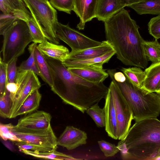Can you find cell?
<instances>
[{
  "instance_id": "1",
  "label": "cell",
  "mask_w": 160,
  "mask_h": 160,
  "mask_svg": "<svg viewBox=\"0 0 160 160\" xmlns=\"http://www.w3.org/2000/svg\"><path fill=\"white\" fill-rule=\"evenodd\" d=\"M52 79L51 90L67 104L82 113L105 99L108 88L103 82L88 81L70 72L62 62L44 55Z\"/></svg>"
},
{
  "instance_id": "2",
  "label": "cell",
  "mask_w": 160,
  "mask_h": 160,
  "mask_svg": "<svg viewBox=\"0 0 160 160\" xmlns=\"http://www.w3.org/2000/svg\"><path fill=\"white\" fill-rule=\"evenodd\" d=\"M106 40L123 64L144 69L148 64L139 26L124 8L104 22Z\"/></svg>"
},
{
  "instance_id": "3",
  "label": "cell",
  "mask_w": 160,
  "mask_h": 160,
  "mask_svg": "<svg viewBox=\"0 0 160 160\" xmlns=\"http://www.w3.org/2000/svg\"><path fill=\"white\" fill-rule=\"evenodd\" d=\"M117 146L123 160H154L160 150V121L154 118L135 122Z\"/></svg>"
},
{
  "instance_id": "4",
  "label": "cell",
  "mask_w": 160,
  "mask_h": 160,
  "mask_svg": "<svg viewBox=\"0 0 160 160\" xmlns=\"http://www.w3.org/2000/svg\"><path fill=\"white\" fill-rule=\"evenodd\" d=\"M119 88L132 111L135 122L157 118L160 114V93L148 91L124 81L112 79Z\"/></svg>"
},
{
  "instance_id": "5",
  "label": "cell",
  "mask_w": 160,
  "mask_h": 160,
  "mask_svg": "<svg viewBox=\"0 0 160 160\" xmlns=\"http://www.w3.org/2000/svg\"><path fill=\"white\" fill-rule=\"evenodd\" d=\"M1 52L2 60L8 64L23 53L28 45L33 39L26 22L17 19L3 34Z\"/></svg>"
},
{
  "instance_id": "6",
  "label": "cell",
  "mask_w": 160,
  "mask_h": 160,
  "mask_svg": "<svg viewBox=\"0 0 160 160\" xmlns=\"http://www.w3.org/2000/svg\"><path fill=\"white\" fill-rule=\"evenodd\" d=\"M38 25L46 33L50 42L58 44L56 35L57 13L48 0H22Z\"/></svg>"
},
{
  "instance_id": "7",
  "label": "cell",
  "mask_w": 160,
  "mask_h": 160,
  "mask_svg": "<svg viewBox=\"0 0 160 160\" xmlns=\"http://www.w3.org/2000/svg\"><path fill=\"white\" fill-rule=\"evenodd\" d=\"M15 82L17 85V89L13 95L10 96L12 99L10 118L26 99L41 87L37 75L30 71L18 72Z\"/></svg>"
},
{
  "instance_id": "8",
  "label": "cell",
  "mask_w": 160,
  "mask_h": 160,
  "mask_svg": "<svg viewBox=\"0 0 160 160\" xmlns=\"http://www.w3.org/2000/svg\"><path fill=\"white\" fill-rule=\"evenodd\" d=\"M114 99L118 125V139L122 140L128 133L133 120V114L127 101L116 83L112 80L108 87Z\"/></svg>"
},
{
  "instance_id": "9",
  "label": "cell",
  "mask_w": 160,
  "mask_h": 160,
  "mask_svg": "<svg viewBox=\"0 0 160 160\" xmlns=\"http://www.w3.org/2000/svg\"><path fill=\"white\" fill-rule=\"evenodd\" d=\"M58 38L68 44L71 52L78 51L100 45L102 42L97 41L71 28L68 24L58 22L56 28Z\"/></svg>"
},
{
  "instance_id": "10",
  "label": "cell",
  "mask_w": 160,
  "mask_h": 160,
  "mask_svg": "<svg viewBox=\"0 0 160 160\" xmlns=\"http://www.w3.org/2000/svg\"><path fill=\"white\" fill-rule=\"evenodd\" d=\"M52 117L42 111H34L19 119L13 131L27 132L46 129L51 126Z\"/></svg>"
},
{
  "instance_id": "11",
  "label": "cell",
  "mask_w": 160,
  "mask_h": 160,
  "mask_svg": "<svg viewBox=\"0 0 160 160\" xmlns=\"http://www.w3.org/2000/svg\"><path fill=\"white\" fill-rule=\"evenodd\" d=\"M13 133L22 141L56 150L57 139L50 126L41 130L21 132L13 130Z\"/></svg>"
},
{
  "instance_id": "12",
  "label": "cell",
  "mask_w": 160,
  "mask_h": 160,
  "mask_svg": "<svg viewBox=\"0 0 160 160\" xmlns=\"http://www.w3.org/2000/svg\"><path fill=\"white\" fill-rule=\"evenodd\" d=\"M87 139V134L85 132L68 126L57 139V144L70 150L85 144Z\"/></svg>"
},
{
  "instance_id": "13",
  "label": "cell",
  "mask_w": 160,
  "mask_h": 160,
  "mask_svg": "<svg viewBox=\"0 0 160 160\" xmlns=\"http://www.w3.org/2000/svg\"><path fill=\"white\" fill-rule=\"evenodd\" d=\"M98 0H74L73 11L80 19L77 25L79 30H83L86 23L95 18Z\"/></svg>"
},
{
  "instance_id": "14",
  "label": "cell",
  "mask_w": 160,
  "mask_h": 160,
  "mask_svg": "<svg viewBox=\"0 0 160 160\" xmlns=\"http://www.w3.org/2000/svg\"><path fill=\"white\" fill-rule=\"evenodd\" d=\"M104 109L106 124L105 129L109 136L118 139V125L114 101L112 92L108 88L105 98Z\"/></svg>"
},
{
  "instance_id": "15",
  "label": "cell",
  "mask_w": 160,
  "mask_h": 160,
  "mask_svg": "<svg viewBox=\"0 0 160 160\" xmlns=\"http://www.w3.org/2000/svg\"><path fill=\"white\" fill-rule=\"evenodd\" d=\"M113 50L100 57L85 60H76L66 58L62 62L67 68H87L97 69H103V65L108 63L116 54Z\"/></svg>"
},
{
  "instance_id": "16",
  "label": "cell",
  "mask_w": 160,
  "mask_h": 160,
  "mask_svg": "<svg viewBox=\"0 0 160 160\" xmlns=\"http://www.w3.org/2000/svg\"><path fill=\"white\" fill-rule=\"evenodd\" d=\"M114 50L113 47L107 41L102 42L98 46L85 49L71 52L66 58L76 60H85L101 56Z\"/></svg>"
},
{
  "instance_id": "17",
  "label": "cell",
  "mask_w": 160,
  "mask_h": 160,
  "mask_svg": "<svg viewBox=\"0 0 160 160\" xmlns=\"http://www.w3.org/2000/svg\"><path fill=\"white\" fill-rule=\"evenodd\" d=\"M22 0H0V9L3 13L12 14L26 22L32 15Z\"/></svg>"
},
{
  "instance_id": "18",
  "label": "cell",
  "mask_w": 160,
  "mask_h": 160,
  "mask_svg": "<svg viewBox=\"0 0 160 160\" xmlns=\"http://www.w3.org/2000/svg\"><path fill=\"white\" fill-rule=\"evenodd\" d=\"M125 7L120 0H98L95 18L104 22Z\"/></svg>"
},
{
  "instance_id": "19",
  "label": "cell",
  "mask_w": 160,
  "mask_h": 160,
  "mask_svg": "<svg viewBox=\"0 0 160 160\" xmlns=\"http://www.w3.org/2000/svg\"><path fill=\"white\" fill-rule=\"evenodd\" d=\"M45 38L42 42L38 45V48L44 55L63 62L70 52L68 49L62 45H58Z\"/></svg>"
},
{
  "instance_id": "20",
  "label": "cell",
  "mask_w": 160,
  "mask_h": 160,
  "mask_svg": "<svg viewBox=\"0 0 160 160\" xmlns=\"http://www.w3.org/2000/svg\"><path fill=\"white\" fill-rule=\"evenodd\" d=\"M74 74L90 82L99 83L103 82L109 76L106 69H97L87 68H67Z\"/></svg>"
},
{
  "instance_id": "21",
  "label": "cell",
  "mask_w": 160,
  "mask_h": 160,
  "mask_svg": "<svg viewBox=\"0 0 160 160\" xmlns=\"http://www.w3.org/2000/svg\"><path fill=\"white\" fill-rule=\"evenodd\" d=\"M144 72L145 77L142 88L149 92H156L160 81V62L152 63Z\"/></svg>"
},
{
  "instance_id": "22",
  "label": "cell",
  "mask_w": 160,
  "mask_h": 160,
  "mask_svg": "<svg viewBox=\"0 0 160 160\" xmlns=\"http://www.w3.org/2000/svg\"><path fill=\"white\" fill-rule=\"evenodd\" d=\"M41 98L42 95L38 89L35 90L24 101L12 118L34 112L38 108Z\"/></svg>"
},
{
  "instance_id": "23",
  "label": "cell",
  "mask_w": 160,
  "mask_h": 160,
  "mask_svg": "<svg viewBox=\"0 0 160 160\" xmlns=\"http://www.w3.org/2000/svg\"><path fill=\"white\" fill-rule=\"evenodd\" d=\"M34 54L38 69L41 73V78L51 87L52 85V78L49 68L44 55L38 48L37 43H35Z\"/></svg>"
},
{
  "instance_id": "24",
  "label": "cell",
  "mask_w": 160,
  "mask_h": 160,
  "mask_svg": "<svg viewBox=\"0 0 160 160\" xmlns=\"http://www.w3.org/2000/svg\"><path fill=\"white\" fill-rule=\"evenodd\" d=\"M128 7L133 9L139 15L160 14V0H143Z\"/></svg>"
},
{
  "instance_id": "25",
  "label": "cell",
  "mask_w": 160,
  "mask_h": 160,
  "mask_svg": "<svg viewBox=\"0 0 160 160\" xmlns=\"http://www.w3.org/2000/svg\"><path fill=\"white\" fill-rule=\"evenodd\" d=\"M121 70L132 84L142 88L145 77V73L141 68L134 67L128 68H123Z\"/></svg>"
},
{
  "instance_id": "26",
  "label": "cell",
  "mask_w": 160,
  "mask_h": 160,
  "mask_svg": "<svg viewBox=\"0 0 160 160\" xmlns=\"http://www.w3.org/2000/svg\"><path fill=\"white\" fill-rule=\"evenodd\" d=\"M158 40L152 41H144L143 46L145 55L152 63L160 62V43Z\"/></svg>"
},
{
  "instance_id": "27",
  "label": "cell",
  "mask_w": 160,
  "mask_h": 160,
  "mask_svg": "<svg viewBox=\"0 0 160 160\" xmlns=\"http://www.w3.org/2000/svg\"><path fill=\"white\" fill-rule=\"evenodd\" d=\"M21 151L25 154L38 158L58 160L78 159L71 155L57 151L56 150L45 152H36L28 150H23Z\"/></svg>"
},
{
  "instance_id": "28",
  "label": "cell",
  "mask_w": 160,
  "mask_h": 160,
  "mask_svg": "<svg viewBox=\"0 0 160 160\" xmlns=\"http://www.w3.org/2000/svg\"><path fill=\"white\" fill-rule=\"evenodd\" d=\"M35 43L33 42L29 46L28 49L30 54L28 58L22 62L18 67V72L30 71L36 75L41 77V73L36 64L34 54V47Z\"/></svg>"
},
{
  "instance_id": "29",
  "label": "cell",
  "mask_w": 160,
  "mask_h": 160,
  "mask_svg": "<svg viewBox=\"0 0 160 160\" xmlns=\"http://www.w3.org/2000/svg\"><path fill=\"white\" fill-rule=\"evenodd\" d=\"M97 102L89 108L86 111L95 122L97 126L105 127L106 124L105 113L104 108H102Z\"/></svg>"
},
{
  "instance_id": "30",
  "label": "cell",
  "mask_w": 160,
  "mask_h": 160,
  "mask_svg": "<svg viewBox=\"0 0 160 160\" xmlns=\"http://www.w3.org/2000/svg\"><path fill=\"white\" fill-rule=\"evenodd\" d=\"M26 22L28 27L33 42L40 43L45 38L47 39L44 31L38 25L32 16Z\"/></svg>"
},
{
  "instance_id": "31",
  "label": "cell",
  "mask_w": 160,
  "mask_h": 160,
  "mask_svg": "<svg viewBox=\"0 0 160 160\" xmlns=\"http://www.w3.org/2000/svg\"><path fill=\"white\" fill-rule=\"evenodd\" d=\"M12 99L10 92L6 90L4 94L0 96V115L4 118H10Z\"/></svg>"
},
{
  "instance_id": "32",
  "label": "cell",
  "mask_w": 160,
  "mask_h": 160,
  "mask_svg": "<svg viewBox=\"0 0 160 160\" xmlns=\"http://www.w3.org/2000/svg\"><path fill=\"white\" fill-rule=\"evenodd\" d=\"M14 125L11 123L0 124V136L4 141L9 140L14 142L22 141L13 132Z\"/></svg>"
},
{
  "instance_id": "33",
  "label": "cell",
  "mask_w": 160,
  "mask_h": 160,
  "mask_svg": "<svg viewBox=\"0 0 160 160\" xmlns=\"http://www.w3.org/2000/svg\"><path fill=\"white\" fill-rule=\"evenodd\" d=\"M51 5L59 11L70 14L73 9L74 0H50Z\"/></svg>"
},
{
  "instance_id": "34",
  "label": "cell",
  "mask_w": 160,
  "mask_h": 160,
  "mask_svg": "<svg viewBox=\"0 0 160 160\" xmlns=\"http://www.w3.org/2000/svg\"><path fill=\"white\" fill-rule=\"evenodd\" d=\"M15 142V145L21 151L28 150L36 152H45L56 150L22 141Z\"/></svg>"
},
{
  "instance_id": "35",
  "label": "cell",
  "mask_w": 160,
  "mask_h": 160,
  "mask_svg": "<svg viewBox=\"0 0 160 160\" xmlns=\"http://www.w3.org/2000/svg\"><path fill=\"white\" fill-rule=\"evenodd\" d=\"M101 151L107 157L114 156L119 152L117 146L104 140H101L98 142Z\"/></svg>"
},
{
  "instance_id": "36",
  "label": "cell",
  "mask_w": 160,
  "mask_h": 160,
  "mask_svg": "<svg viewBox=\"0 0 160 160\" xmlns=\"http://www.w3.org/2000/svg\"><path fill=\"white\" fill-rule=\"evenodd\" d=\"M148 26L150 34L155 40L160 38V14L151 18Z\"/></svg>"
},
{
  "instance_id": "37",
  "label": "cell",
  "mask_w": 160,
  "mask_h": 160,
  "mask_svg": "<svg viewBox=\"0 0 160 160\" xmlns=\"http://www.w3.org/2000/svg\"><path fill=\"white\" fill-rule=\"evenodd\" d=\"M7 64L4 63L1 57L0 59V96H2L6 90L8 83L7 75Z\"/></svg>"
},
{
  "instance_id": "38",
  "label": "cell",
  "mask_w": 160,
  "mask_h": 160,
  "mask_svg": "<svg viewBox=\"0 0 160 160\" xmlns=\"http://www.w3.org/2000/svg\"><path fill=\"white\" fill-rule=\"evenodd\" d=\"M18 18L12 14H1L0 16V34L3 35L6 30Z\"/></svg>"
},
{
  "instance_id": "39",
  "label": "cell",
  "mask_w": 160,
  "mask_h": 160,
  "mask_svg": "<svg viewBox=\"0 0 160 160\" xmlns=\"http://www.w3.org/2000/svg\"><path fill=\"white\" fill-rule=\"evenodd\" d=\"M17 59L15 58L7 64L8 83L15 82L18 72V67L16 66Z\"/></svg>"
},
{
  "instance_id": "40",
  "label": "cell",
  "mask_w": 160,
  "mask_h": 160,
  "mask_svg": "<svg viewBox=\"0 0 160 160\" xmlns=\"http://www.w3.org/2000/svg\"><path fill=\"white\" fill-rule=\"evenodd\" d=\"M6 89L10 93V96L13 95L16 92L17 89V86L15 82L7 83Z\"/></svg>"
},
{
  "instance_id": "41",
  "label": "cell",
  "mask_w": 160,
  "mask_h": 160,
  "mask_svg": "<svg viewBox=\"0 0 160 160\" xmlns=\"http://www.w3.org/2000/svg\"><path fill=\"white\" fill-rule=\"evenodd\" d=\"M143 0H120L126 6L128 7L138 2Z\"/></svg>"
},
{
  "instance_id": "42",
  "label": "cell",
  "mask_w": 160,
  "mask_h": 160,
  "mask_svg": "<svg viewBox=\"0 0 160 160\" xmlns=\"http://www.w3.org/2000/svg\"><path fill=\"white\" fill-rule=\"evenodd\" d=\"M4 144L6 147L10 150L12 151L13 150V147L10 142L8 141H5L4 143Z\"/></svg>"
},
{
  "instance_id": "43",
  "label": "cell",
  "mask_w": 160,
  "mask_h": 160,
  "mask_svg": "<svg viewBox=\"0 0 160 160\" xmlns=\"http://www.w3.org/2000/svg\"><path fill=\"white\" fill-rule=\"evenodd\" d=\"M160 159V150L158 152L154 160Z\"/></svg>"
},
{
  "instance_id": "44",
  "label": "cell",
  "mask_w": 160,
  "mask_h": 160,
  "mask_svg": "<svg viewBox=\"0 0 160 160\" xmlns=\"http://www.w3.org/2000/svg\"><path fill=\"white\" fill-rule=\"evenodd\" d=\"M156 92L160 93V81L158 85Z\"/></svg>"
}]
</instances>
